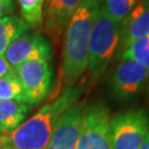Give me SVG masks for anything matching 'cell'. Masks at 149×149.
Listing matches in <instances>:
<instances>
[{
    "instance_id": "1",
    "label": "cell",
    "mask_w": 149,
    "mask_h": 149,
    "mask_svg": "<svg viewBox=\"0 0 149 149\" xmlns=\"http://www.w3.org/2000/svg\"><path fill=\"white\" fill-rule=\"evenodd\" d=\"M86 88L83 83L64 88L16 130L2 136L1 149H45L61 116L80 101Z\"/></svg>"
},
{
    "instance_id": "2",
    "label": "cell",
    "mask_w": 149,
    "mask_h": 149,
    "mask_svg": "<svg viewBox=\"0 0 149 149\" xmlns=\"http://www.w3.org/2000/svg\"><path fill=\"white\" fill-rule=\"evenodd\" d=\"M98 10V0H82L64 30L61 73L65 88L76 84L87 70L91 31Z\"/></svg>"
},
{
    "instance_id": "3",
    "label": "cell",
    "mask_w": 149,
    "mask_h": 149,
    "mask_svg": "<svg viewBox=\"0 0 149 149\" xmlns=\"http://www.w3.org/2000/svg\"><path fill=\"white\" fill-rule=\"evenodd\" d=\"M120 42V22L114 21L100 8L88 43V84L95 85L104 76Z\"/></svg>"
},
{
    "instance_id": "4",
    "label": "cell",
    "mask_w": 149,
    "mask_h": 149,
    "mask_svg": "<svg viewBox=\"0 0 149 149\" xmlns=\"http://www.w3.org/2000/svg\"><path fill=\"white\" fill-rule=\"evenodd\" d=\"M111 120V111L103 101L86 103L75 149H112Z\"/></svg>"
},
{
    "instance_id": "5",
    "label": "cell",
    "mask_w": 149,
    "mask_h": 149,
    "mask_svg": "<svg viewBox=\"0 0 149 149\" xmlns=\"http://www.w3.org/2000/svg\"><path fill=\"white\" fill-rule=\"evenodd\" d=\"M149 133V114L145 108H129L111 120L112 149H140Z\"/></svg>"
},
{
    "instance_id": "6",
    "label": "cell",
    "mask_w": 149,
    "mask_h": 149,
    "mask_svg": "<svg viewBox=\"0 0 149 149\" xmlns=\"http://www.w3.org/2000/svg\"><path fill=\"white\" fill-rule=\"evenodd\" d=\"M149 81V71L136 62L120 60L107 75L109 95L119 103L135 101Z\"/></svg>"
},
{
    "instance_id": "7",
    "label": "cell",
    "mask_w": 149,
    "mask_h": 149,
    "mask_svg": "<svg viewBox=\"0 0 149 149\" xmlns=\"http://www.w3.org/2000/svg\"><path fill=\"white\" fill-rule=\"evenodd\" d=\"M15 72L23 87L28 105L37 106L48 97L53 80V72L48 61H28Z\"/></svg>"
},
{
    "instance_id": "8",
    "label": "cell",
    "mask_w": 149,
    "mask_h": 149,
    "mask_svg": "<svg viewBox=\"0 0 149 149\" xmlns=\"http://www.w3.org/2000/svg\"><path fill=\"white\" fill-rule=\"evenodd\" d=\"M53 49L47 38L42 34L26 33L11 43L5 52V58L16 71L21 64L32 60L51 61Z\"/></svg>"
},
{
    "instance_id": "9",
    "label": "cell",
    "mask_w": 149,
    "mask_h": 149,
    "mask_svg": "<svg viewBox=\"0 0 149 149\" xmlns=\"http://www.w3.org/2000/svg\"><path fill=\"white\" fill-rule=\"evenodd\" d=\"M86 102H77L59 119L45 149H75L82 127Z\"/></svg>"
},
{
    "instance_id": "10",
    "label": "cell",
    "mask_w": 149,
    "mask_h": 149,
    "mask_svg": "<svg viewBox=\"0 0 149 149\" xmlns=\"http://www.w3.org/2000/svg\"><path fill=\"white\" fill-rule=\"evenodd\" d=\"M81 1L82 0H45L43 26L53 42H59Z\"/></svg>"
},
{
    "instance_id": "11",
    "label": "cell",
    "mask_w": 149,
    "mask_h": 149,
    "mask_svg": "<svg viewBox=\"0 0 149 149\" xmlns=\"http://www.w3.org/2000/svg\"><path fill=\"white\" fill-rule=\"evenodd\" d=\"M146 36H149V0H139L120 22V42L117 52L128 43Z\"/></svg>"
},
{
    "instance_id": "12",
    "label": "cell",
    "mask_w": 149,
    "mask_h": 149,
    "mask_svg": "<svg viewBox=\"0 0 149 149\" xmlns=\"http://www.w3.org/2000/svg\"><path fill=\"white\" fill-rule=\"evenodd\" d=\"M30 105L16 101H0V133L13 132L28 116Z\"/></svg>"
},
{
    "instance_id": "13",
    "label": "cell",
    "mask_w": 149,
    "mask_h": 149,
    "mask_svg": "<svg viewBox=\"0 0 149 149\" xmlns=\"http://www.w3.org/2000/svg\"><path fill=\"white\" fill-rule=\"evenodd\" d=\"M30 27L21 18L6 16L0 18V55H5L8 47L18 38L26 34Z\"/></svg>"
},
{
    "instance_id": "14",
    "label": "cell",
    "mask_w": 149,
    "mask_h": 149,
    "mask_svg": "<svg viewBox=\"0 0 149 149\" xmlns=\"http://www.w3.org/2000/svg\"><path fill=\"white\" fill-rule=\"evenodd\" d=\"M117 59L136 62L149 71V36L139 38L120 49L117 52Z\"/></svg>"
},
{
    "instance_id": "15",
    "label": "cell",
    "mask_w": 149,
    "mask_h": 149,
    "mask_svg": "<svg viewBox=\"0 0 149 149\" xmlns=\"http://www.w3.org/2000/svg\"><path fill=\"white\" fill-rule=\"evenodd\" d=\"M0 101H16L26 103V94L16 72L0 79Z\"/></svg>"
},
{
    "instance_id": "16",
    "label": "cell",
    "mask_w": 149,
    "mask_h": 149,
    "mask_svg": "<svg viewBox=\"0 0 149 149\" xmlns=\"http://www.w3.org/2000/svg\"><path fill=\"white\" fill-rule=\"evenodd\" d=\"M139 0H98L102 10L111 19L122 22L132 12Z\"/></svg>"
},
{
    "instance_id": "17",
    "label": "cell",
    "mask_w": 149,
    "mask_h": 149,
    "mask_svg": "<svg viewBox=\"0 0 149 149\" xmlns=\"http://www.w3.org/2000/svg\"><path fill=\"white\" fill-rule=\"evenodd\" d=\"M45 0H18L21 19L30 28H38L43 23V8Z\"/></svg>"
},
{
    "instance_id": "18",
    "label": "cell",
    "mask_w": 149,
    "mask_h": 149,
    "mask_svg": "<svg viewBox=\"0 0 149 149\" xmlns=\"http://www.w3.org/2000/svg\"><path fill=\"white\" fill-rule=\"evenodd\" d=\"M15 10L13 0H0V18L9 16Z\"/></svg>"
},
{
    "instance_id": "19",
    "label": "cell",
    "mask_w": 149,
    "mask_h": 149,
    "mask_svg": "<svg viewBox=\"0 0 149 149\" xmlns=\"http://www.w3.org/2000/svg\"><path fill=\"white\" fill-rule=\"evenodd\" d=\"M13 72H15V70L8 63L5 55H0V79L6 76V75L10 74V73H13Z\"/></svg>"
},
{
    "instance_id": "20",
    "label": "cell",
    "mask_w": 149,
    "mask_h": 149,
    "mask_svg": "<svg viewBox=\"0 0 149 149\" xmlns=\"http://www.w3.org/2000/svg\"><path fill=\"white\" fill-rule=\"evenodd\" d=\"M140 149H149V133H148V135H147V137L145 139L144 144H143V146H141Z\"/></svg>"
},
{
    "instance_id": "21",
    "label": "cell",
    "mask_w": 149,
    "mask_h": 149,
    "mask_svg": "<svg viewBox=\"0 0 149 149\" xmlns=\"http://www.w3.org/2000/svg\"><path fill=\"white\" fill-rule=\"evenodd\" d=\"M147 96H148V101H149V84H148V88H147Z\"/></svg>"
},
{
    "instance_id": "22",
    "label": "cell",
    "mask_w": 149,
    "mask_h": 149,
    "mask_svg": "<svg viewBox=\"0 0 149 149\" xmlns=\"http://www.w3.org/2000/svg\"><path fill=\"white\" fill-rule=\"evenodd\" d=\"M1 139H2V136H0V149H1Z\"/></svg>"
}]
</instances>
